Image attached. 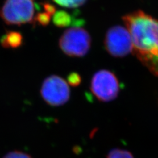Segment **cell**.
I'll list each match as a JSON object with an SVG mask.
<instances>
[{
	"label": "cell",
	"mask_w": 158,
	"mask_h": 158,
	"mask_svg": "<svg viewBox=\"0 0 158 158\" xmlns=\"http://www.w3.org/2000/svg\"><path fill=\"white\" fill-rule=\"evenodd\" d=\"M122 19L131 34L135 56L158 77V21L142 11L127 14Z\"/></svg>",
	"instance_id": "6da1fadb"
},
{
	"label": "cell",
	"mask_w": 158,
	"mask_h": 158,
	"mask_svg": "<svg viewBox=\"0 0 158 158\" xmlns=\"http://www.w3.org/2000/svg\"><path fill=\"white\" fill-rule=\"evenodd\" d=\"M34 0H6L0 9V17L9 25H21L34 22Z\"/></svg>",
	"instance_id": "7a4b0ae2"
},
{
	"label": "cell",
	"mask_w": 158,
	"mask_h": 158,
	"mask_svg": "<svg viewBox=\"0 0 158 158\" xmlns=\"http://www.w3.org/2000/svg\"><path fill=\"white\" fill-rule=\"evenodd\" d=\"M59 46L66 55L82 57L88 52L91 46V37L87 31L81 27L67 29L59 41Z\"/></svg>",
	"instance_id": "3957f363"
},
{
	"label": "cell",
	"mask_w": 158,
	"mask_h": 158,
	"mask_svg": "<svg viewBox=\"0 0 158 158\" xmlns=\"http://www.w3.org/2000/svg\"><path fill=\"white\" fill-rule=\"evenodd\" d=\"M90 89L98 100L107 102L117 97L120 86L117 78L112 72L101 70L93 76Z\"/></svg>",
	"instance_id": "277c9868"
},
{
	"label": "cell",
	"mask_w": 158,
	"mask_h": 158,
	"mask_svg": "<svg viewBox=\"0 0 158 158\" xmlns=\"http://www.w3.org/2000/svg\"><path fill=\"white\" fill-rule=\"evenodd\" d=\"M106 51L113 57H123L133 50L131 34L127 28L114 26L108 30L105 37Z\"/></svg>",
	"instance_id": "5b68a950"
},
{
	"label": "cell",
	"mask_w": 158,
	"mask_h": 158,
	"mask_svg": "<svg viewBox=\"0 0 158 158\" xmlns=\"http://www.w3.org/2000/svg\"><path fill=\"white\" fill-rule=\"evenodd\" d=\"M40 92L43 100L51 106H63L70 98V88L67 82L57 75L45 79Z\"/></svg>",
	"instance_id": "8992f818"
},
{
	"label": "cell",
	"mask_w": 158,
	"mask_h": 158,
	"mask_svg": "<svg viewBox=\"0 0 158 158\" xmlns=\"http://www.w3.org/2000/svg\"><path fill=\"white\" fill-rule=\"evenodd\" d=\"M23 40V36L20 32L8 31L0 40V44L4 48L15 49L21 46Z\"/></svg>",
	"instance_id": "52a82bcc"
},
{
	"label": "cell",
	"mask_w": 158,
	"mask_h": 158,
	"mask_svg": "<svg viewBox=\"0 0 158 158\" xmlns=\"http://www.w3.org/2000/svg\"><path fill=\"white\" fill-rule=\"evenodd\" d=\"M53 22L57 27H69L72 23L71 16L65 11H57L53 15Z\"/></svg>",
	"instance_id": "ba28073f"
},
{
	"label": "cell",
	"mask_w": 158,
	"mask_h": 158,
	"mask_svg": "<svg viewBox=\"0 0 158 158\" xmlns=\"http://www.w3.org/2000/svg\"><path fill=\"white\" fill-rule=\"evenodd\" d=\"M106 158H135L129 151L120 148H114L110 151Z\"/></svg>",
	"instance_id": "9c48e42d"
},
{
	"label": "cell",
	"mask_w": 158,
	"mask_h": 158,
	"mask_svg": "<svg viewBox=\"0 0 158 158\" xmlns=\"http://www.w3.org/2000/svg\"><path fill=\"white\" fill-rule=\"evenodd\" d=\"M59 6L67 8H76L85 4L87 0H53Z\"/></svg>",
	"instance_id": "30bf717a"
},
{
	"label": "cell",
	"mask_w": 158,
	"mask_h": 158,
	"mask_svg": "<svg viewBox=\"0 0 158 158\" xmlns=\"http://www.w3.org/2000/svg\"><path fill=\"white\" fill-rule=\"evenodd\" d=\"M51 16L47 13H39L34 18V22H37L42 26H47L50 22Z\"/></svg>",
	"instance_id": "8fae6325"
},
{
	"label": "cell",
	"mask_w": 158,
	"mask_h": 158,
	"mask_svg": "<svg viewBox=\"0 0 158 158\" xmlns=\"http://www.w3.org/2000/svg\"><path fill=\"white\" fill-rule=\"evenodd\" d=\"M3 158H32L27 153L19 150L11 151L5 155Z\"/></svg>",
	"instance_id": "7c38bea8"
},
{
	"label": "cell",
	"mask_w": 158,
	"mask_h": 158,
	"mask_svg": "<svg viewBox=\"0 0 158 158\" xmlns=\"http://www.w3.org/2000/svg\"><path fill=\"white\" fill-rule=\"evenodd\" d=\"M68 83L72 86H77L81 82V77L77 73H72L68 76Z\"/></svg>",
	"instance_id": "4fadbf2b"
},
{
	"label": "cell",
	"mask_w": 158,
	"mask_h": 158,
	"mask_svg": "<svg viewBox=\"0 0 158 158\" xmlns=\"http://www.w3.org/2000/svg\"><path fill=\"white\" fill-rule=\"evenodd\" d=\"M43 6H44V10L46 11V13H48L50 16L53 15L55 14L56 12L57 11L56 7L53 6V5L50 4V3H45L43 4Z\"/></svg>",
	"instance_id": "5bb4252c"
}]
</instances>
